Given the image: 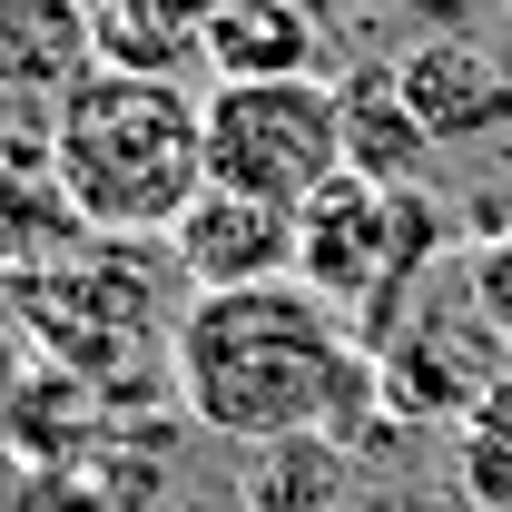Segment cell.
<instances>
[{
    "label": "cell",
    "instance_id": "6da1fadb",
    "mask_svg": "<svg viewBox=\"0 0 512 512\" xmlns=\"http://www.w3.org/2000/svg\"><path fill=\"white\" fill-rule=\"evenodd\" d=\"M178 404L237 453L335 434L375 404V345L296 276L217 286L178 316Z\"/></svg>",
    "mask_w": 512,
    "mask_h": 512
},
{
    "label": "cell",
    "instance_id": "7a4b0ae2",
    "mask_svg": "<svg viewBox=\"0 0 512 512\" xmlns=\"http://www.w3.org/2000/svg\"><path fill=\"white\" fill-rule=\"evenodd\" d=\"M40 168L79 227L99 237H168L207 188V119L178 79L89 69L40 138Z\"/></svg>",
    "mask_w": 512,
    "mask_h": 512
},
{
    "label": "cell",
    "instance_id": "3957f363",
    "mask_svg": "<svg viewBox=\"0 0 512 512\" xmlns=\"http://www.w3.org/2000/svg\"><path fill=\"white\" fill-rule=\"evenodd\" d=\"M444 247V207L424 188H375V178H335L325 197L296 207V286H316L365 345H394V316L414 296V276Z\"/></svg>",
    "mask_w": 512,
    "mask_h": 512
},
{
    "label": "cell",
    "instance_id": "277c9868",
    "mask_svg": "<svg viewBox=\"0 0 512 512\" xmlns=\"http://www.w3.org/2000/svg\"><path fill=\"white\" fill-rule=\"evenodd\" d=\"M207 119V188L256 207H306L345 178V99L335 79H217L197 99Z\"/></svg>",
    "mask_w": 512,
    "mask_h": 512
},
{
    "label": "cell",
    "instance_id": "5b68a950",
    "mask_svg": "<svg viewBox=\"0 0 512 512\" xmlns=\"http://www.w3.org/2000/svg\"><path fill=\"white\" fill-rule=\"evenodd\" d=\"M404 99H414V119L434 148H483V138H503L512 128V60L493 40H473V30H434V40H414L404 60Z\"/></svg>",
    "mask_w": 512,
    "mask_h": 512
},
{
    "label": "cell",
    "instance_id": "8992f818",
    "mask_svg": "<svg viewBox=\"0 0 512 512\" xmlns=\"http://www.w3.org/2000/svg\"><path fill=\"white\" fill-rule=\"evenodd\" d=\"M89 69H99V40L79 0H0V119H30L50 138L60 99Z\"/></svg>",
    "mask_w": 512,
    "mask_h": 512
},
{
    "label": "cell",
    "instance_id": "52a82bcc",
    "mask_svg": "<svg viewBox=\"0 0 512 512\" xmlns=\"http://www.w3.org/2000/svg\"><path fill=\"white\" fill-rule=\"evenodd\" d=\"M168 247H178V276H197V296H217V286H276V276H296V217L256 207L237 188H197L188 217L168 227Z\"/></svg>",
    "mask_w": 512,
    "mask_h": 512
},
{
    "label": "cell",
    "instance_id": "ba28073f",
    "mask_svg": "<svg viewBox=\"0 0 512 512\" xmlns=\"http://www.w3.org/2000/svg\"><path fill=\"white\" fill-rule=\"evenodd\" d=\"M335 99H345V168H355V178H375V188H424L434 138H424V119H414V99H404L394 60L345 69V79H335Z\"/></svg>",
    "mask_w": 512,
    "mask_h": 512
},
{
    "label": "cell",
    "instance_id": "9c48e42d",
    "mask_svg": "<svg viewBox=\"0 0 512 512\" xmlns=\"http://www.w3.org/2000/svg\"><path fill=\"white\" fill-rule=\"evenodd\" d=\"M325 20L306 0H217L207 20V69L217 79H316Z\"/></svg>",
    "mask_w": 512,
    "mask_h": 512
},
{
    "label": "cell",
    "instance_id": "30bf717a",
    "mask_svg": "<svg viewBox=\"0 0 512 512\" xmlns=\"http://www.w3.org/2000/svg\"><path fill=\"white\" fill-rule=\"evenodd\" d=\"M99 69H138V79H178L188 60H207V20L217 0H79Z\"/></svg>",
    "mask_w": 512,
    "mask_h": 512
},
{
    "label": "cell",
    "instance_id": "8fae6325",
    "mask_svg": "<svg viewBox=\"0 0 512 512\" xmlns=\"http://www.w3.org/2000/svg\"><path fill=\"white\" fill-rule=\"evenodd\" d=\"M335 503H345V463L325 434L247 453V512H335Z\"/></svg>",
    "mask_w": 512,
    "mask_h": 512
},
{
    "label": "cell",
    "instance_id": "7c38bea8",
    "mask_svg": "<svg viewBox=\"0 0 512 512\" xmlns=\"http://www.w3.org/2000/svg\"><path fill=\"white\" fill-rule=\"evenodd\" d=\"M463 493L483 512H512V375H493L463 414Z\"/></svg>",
    "mask_w": 512,
    "mask_h": 512
},
{
    "label": "cell",
    "instance_id": "4fadbf2b",
    "mask_svg": "<svg viewBox=\"0 0 512 512\" xmlns=\"http://www.w3.org/2000/svg\"><path fill=\"white\" fill-rule=\"evenodd\" d=\"M453 286H463V306H473V325H483L493 365L512 375V227L503 237H473V247L453 256Z\"/></svg>",
    "mask_w": 512,
    "mask_h": 512
},
{
    "label": "cell",
    "instance_id": "5bb4252c",
    "mask_svg": "<svg viewBox=\"0 0 512 512\" xmlns=\"http://www.w3.org/2000/svg\"><path fill=\"white\" fill-rule=\"evenodd\" d=\"M0 197H10V138H0Z\"/></svg>",
    "mask_w": 512,
    "mask_h": 512
}]
</instances>
